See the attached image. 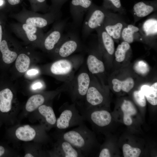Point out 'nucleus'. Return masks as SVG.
I'll use <instances>...</instances> for the list:
<instances>
[{"instance_id": "obj_13", "label": "nucleus", "mask_w": 157, "mask_h": 157, "mask_svg": "<svg viewBox=\"0 0 157 157\" xmlns=\"http://www.w3.org/2000/svg\"><path fill=\"white\" fill-rule=\"evenodd\" d=\"M79 56H76L70 58H62L53 63L50 67L51 73L62 77L69 76L75 68L74 62Z\"/></svg>"}, {"instance_id": "obj_32", "label": "nucleus", "mask_w": 157, "mask_h": 157, "mask_svg": "<svg viewBox=\"0 0 157 157\" xmlns=\"http://www.w3.org/2000/svg\"><path fill=\"white\" fill-rule=\"evenodd\" d=\"M133 68L138 74L142 75L147 74L149 71L148 64L145 61L140 60L136 62L134 64Z\"/></svg>"}, {"instance_id": "obj_3", "label": "nucleus", "mask_w": 157, "mask_h": 157, "mask_svg": "<svg viewBox=\"0 0 157 157\" xmlns=\"http://www.w3.org/2000/svg\"><path fill=\"white\" fill-rule=\"evenodd\" d=\"M14 102V95L10 89L0 91V122L3 124L10 126L20 123L18 117L20 108Z\"/></svg>"}, {"instance_id": "obj_16", "label": "nucleus", "mask_w": 157, "mask_h": 157, "mask_svg": "<svg viewBox=\"0 0 157 157\" xmlns=\"http://www.w3.org/2000/svg\"><path fill=\"white\" fill-rule=\"evenodd\" d=\"M98 39L104 51L110 56L113 55L115 51L114 41L104 29L103 24L97 28Z\"/></svg>"}, {"instance_id": "obj_1", "label": "nucleus", "mask_w": 157, "mask_h": 157, "mask_svg": "<svg viewBox=\"0 0 157 157\" xmlns=\"http://www.w3.org/2000/svg\"><path fill=\"white\" fill-rule=\"evenodd\" d=\"M6 136L8 140L16 144L21 142H34L43 144L50 140L46 130L40 124L17 123L7 129Z\"/></svg>"}, {"instance_id": "obj_10", "label": "nucleus", "mask_w": 157, "mask_h": 157, "mask_svg": "<svg viewBox=\"0 0 157 157\" xmlns=\"http://www.w3.org/2000/svg\"><path fill=\"white\" fill-rule=\"evenodd\" d=\"M90 83V78L87 73L82 72L78 75L76 79V85L70 90L74 103L77 105L82 104Z\"/></svg>"}, {"instance_id": "obj_7", "label": "nucleus", "mask_w": 157, "mask_h": 157, "mask_svg": "<svg viewBox=\"0 0 157 157\" xmlns=\"http://www.w3.org/2000/svg\"><path fill=\"white\" fill-rule=\"evenodd\" d=\"M121 15L109 10L103 24L104 29L114 41L121 39L122 31L127 24Z\"/></svg>"}, {"instance_id": "obj_42", "label": "nucleus", "mask_w": 157, "mask_h": 157, "mask_svg": "<svg viewBox=\"0 0 157 157\" xmlns=\"http://www.w3.org/2000/svg\"><path fill=\"white\" fill-rule=\"evenodd\" d=\"M3 3V1L2 0H0V6L2 5Z\"/></svg>"}, {"instance_id": "obj_38", "label": "nucleus", "mask_w": 157, "mask_h": 157, "mask_svg": "<svg viewBox=\"0 0 157 157\" xmlns=\"http://www.w3.org/2000/svg\"><path fill=\"white\" fill-rule=\"evenodd\" d=\"M38 72V70L33 69L28 70L27 72V74L29 75H34L37 74Z\"/></svg>"}, {"instance_id": "obj_14", "label": "nucleus", "mask_w": 157, "mask_h": 157, "mask_svg": "<svg viewBox=\"0 0 157 157\" xmlns=\"http://www.w3.org/2000/svg\"><path fill=\"white\" fill-rule=\"evenodd\" d=\"M157 9V1H142L135 3L133 8L134 23L141 18L156 11Z\"/></svg>"}, {"instance_id": "obj_33", "label": "nucleus", "mask_w": 157, "mask_h": 157, "mask_svg": "<svg viewBox=\"0 0 157 157\" xmlns=\"http://www.w3.org/2000/svg\"><path fill=\"white\" fill-rule=\"evenodd\" d=\"M22 28L25 31L27 37L29 40L33 41L36 39L37 36L34 34L37 30L36 27L25 24L23 25Z\"/></svg>"}, {"instance_id": "obj_21", "label": "nucleus", "mask_w": 157, "mask_h": 157, "mask_svg": "<svg viewBox=\"0 0 157 157\" xmlns=\"http://www.w3.org/2000/svg\"><path fill=\"white\" fill-rule=\"evenodd\" d=\"M87 64L89 71L92 74L101 73L105 70L103 63L92 54L90 53L88 56Z\"/></svg>"}, {"instance_id": "obj_37", "label": "nucleus", "mask_w": 157, "mask_h": 157, "mask_svg": "<svg viewBox=\"0 0 157 157\" xmlns=\"http://www.w3.org/2000/svg\"><path fill=\"white\" fill-rule=\"evenodd\" d=\"M42 87V85L40 82H37L34 84L32 86V89L35 90L38 89H40Z\"/></svg>"}, {"instance_id": "obj_5", "label": "nucleus", "mask_w": 157, "mask_h": 157, "mask_svg": "<svg viewBox=\"0 0 157 157\" xmlns=\"http://www.w3.org/2000/svg\"><path fill=\"white\" fill-rule=\"evenodd\" d=\"M109 10L102 6H99L92 3L87 12L83 24L82 36L84 38L103 24Z\"/></svg>"}, {"instance_id": "obj_39", "label": "nucleus", "mask_w": 157, "mask_h": 157, "mask_svg": "<svg viewBox=\"0 0 157 157\" xmlns=\"http://www.w3.org/2000/svg\"><path fill=\"white\" fill-rule=\"evenodd\" d=\"M8 3L11 5H15L18 4L20 0H8Z\"/></svg>"}, {"instance_id": "obj_8", "label": "nucleus", "mask_w": 157, "mask_h": 157, "mask_svg": "<svg viewBox=\"0 0 157 157\" xmlns=\"http://www.w3.org/2000/svg\"><path fill=\"white\" fill-rule=\"evenodd\" d=\"M56 141L52 148L47 150L49 157H82V153L68 142L62 139L55 137Z\"/></svg>"}, {"instance_id": "obj_12", "label": "nucleus", "mask_w": 157, "mask_h": 157, "mask_svg": "<svg viewBox=\"0 0 157 157\" xmlns=\"http://www.w3.org/2000/svg\"><path fill=\"white\" fill-rule=\"evenodd\" d=\"M92 0H72L70 12L74 25L76 27L81 24L83 17L92 5Z\"/></svg>"}, {"instance_id": "obj_4", "label": "nucleus", "mask_w": 157, "mask_h": 157, "mask_svg": "<svg viewBox=\"0 0 157 157\" xmlns=\"http://www.w3.org/2000/svg\"><path fill=\"white\" fill-rule=\"evenodd\" d=\"M59 110L60 114L57 118L55 127L57 131H63L71 127L84 124L85 120L75 103L71 104L64 103Z\"/></svg>"}, {"instance_id": "obj_18", "label": "nucleus", "mask_w": 157, "mask_h": 157, "mask_svg": "<svg viewBox=\"0 0 157 157\" xmlns=\"http://www.w3.org/2000/svg\"><path fill=\"white\" fill-rule=\"evenodd\" d=\"M121 39L129 44L135 40L144 41L139 27L132 24H127L123 28Z\"/></svg>"}, {"instance_id": "obj_26", "label": "nucleus", "mask_w": 157, "mask_h": 157, "mask_svg": "<svg viewBox=\"0 0 157 157\" xmlns=\"http://www.w3.org/2000/svg\"><path fill=\"white\" fill-rule=\"evenodd\" d=\"M102 6L113 12H117L122 15L126 14V10L123 7L120 0H103Z\"/></svg>"}, {"instance_id": "obj_15", "label": "nucleus", "mask_w": 157, "mask_h": 157, "mask_svg": "<svg viewBox=\"0 0 157 157\" xmlns=\"http://www.w3.org/2000/svg\"><path fill=\"white\" fill-rule=\"evenodd\" d=\"M66 25V21L64 20H59L54 29L46 38L44 45L48 50L53 49L60 40L63 34L64 30Z\"/></svg>"}, {"instance_id": "obj_27", "label": "nucleus", "mask_w": 157, "mask_h": 157, "mask_svg": "<svg viewBox=\"0 0 157 157\" xmlns=\"http://www.w3.org/2000/svg\"><path fill=\"white\" fill-rule=\"evenodd\" d=\"M130 44L122 41L118 45L115 53L116 61L119 62L123 61L126 58V54L130 50Z\"/></svg>"}, {"instance_id": "obj_9", "label": "nucleus", "mask_w": 157, "mask_h": 157, "mask_svg": "<svg viewBox=\"0 0 157 157\" xmlns=\"http://www.w3.org/2000/svg\"><path fill=\"white\" fill-rule=\"evenodd\" d=\"M58 44L57 53L62 58L68 57L74 53L78 49L80 44L78 36L72 32L63 34Z\"/></svg>"}, {"instance_id": "obj_41", "label": "nucleus", "mask_w": 157, "mask_h": 157, "mask_svg": "<svg viewBox=\"0 0 157 157\" xmlns=\"http://www.w3.org/2000/svg\"><path fill=\"white\" fill-rule=\"evenodd\" d=\"M37 1L40 3H43L45 2L46 0H36Z\"/></svg>"}, {"instance_id": "obj_35", "label": "nucleus", "mask_w": 157, "mask_h": 157, "mask_svg": "<svg viewBox=\"0 0 157 157\" xmlns=\"http://www.w3.org/2000/svg\"><path fill=\"white\" fill-rule=\"evenodd\" d=\"M68 0H52L53 3V7L55 12L62 14L60 11V9L63 5Z\"/></svg>"}, {"instance_id": "obj_30", "label": "nucleus", "mask_w": 157, "mask_h": 157, "mask_svg": "<svg viewBox=\"0 0 157 157\" xmlns=\"http://www.w3.org/2000/svg\"><path fill=\"white\" fill-rule=\"evenodd\" d=\"M122 150L124 157H138L141 153L139 148L132 147L127 144L123 145Z\"/></svg>"}, {"instance_id": "obj_22", "label": "nucleus", "mask_w": 157, "mask_h": 157, "mask_svg": "<svg viewBox=\"0 0 157 157\" xmlns=\"http://www.w3.org/2000/svg\"><path fill=\"white\" fill-rule=\"evenodd\" d=\"M121 109L123 113L124 123L127 126L130 125L133 122L131 116L135 115L137 113L134 106L131 101L124 100L121 105Z\"/></svg>"}, {"instance_id": "obj_19", "label": "nucleus", "mask_w": 157, "mask_h": 157, "mask_svg": "<svg viewBox=\"0 0 157 157\" xmlns=\"http://www.w3.org/2000/svg\"><path fill=\"white\" fill-rule=\"evenodd\" d=\"M104 100V96L100 91L96 87L90 85L84 101V105L78 106L86 107L95 106L102 104Z\"/></svg>"}, {"instance_id": "obj_23", "label": "nucleus", "mask_w": 157, "mask_h": 157, "mask_svg": "<svg viewBox=\"0 0 157 157\" xmlns=\"http://www.w3.org/2000/svg\"><path fill=\"white\" fill-rule=\"evenodd\" d=\"M140 90L151 105L157 104V82L153 83L151 86L147 85H142Z\"/></svg>"}, {"instance_id": "obj_29", "label": "nucleus", "mask_w": 157, "mask_h": 157, "mask_svg": "<svg viewBox=\"0 0 157 157\" xmlns=\"http://www.w3.org/2000/svg\"><path fill=\"white\" fill-rule=\"evenodd\" d=\"M19 156V153L16 150L6 143L0 142V157Z\"/></svg>"}, {"instance_id": "obj_28", "label": "nucleus", "mask_w": 157, "mask_h": 157, "mask_svg": "<svg viewBox=\"0 0 157 157\" xmlns=\"http://www.w3.org/2000/svg\"><path fill=\"white\" fill-rule=\"evenodd\" d=\"M30 63L29 57L26 54L21 53L17 57L15 63L17 70L20 72L24 73L28 69Z\"/></svg>"}, {"instance_id": "obj_43", "label": "nucleus", "mask_w": 157, "mask_h": 157, "mask_svg": "<svg viewBox=\"0 0 157 157\" xmlns=\"http://www.w3.org/2000/svg\"><path fill=\"white\" fill-rule=\"evenodd\" d=\"M3 125V124L0 122V128L1 127V126Z\"/></svg>"}, {"instance_id": "obj_17", "label": "nucleus", "mask_w": 157, "mask_h": 157, "mask_svg": "<svg viewBox=\"0 0 157 157\" xmlns=\"http://www.w3.org/2000/svg\"><path fill=\"white\" fill-rule=\"evenodd\" d=\"M156 15H153L146 19L139 28L145 40L157 37Z\"/></svg>"}, {"instance_id": "obj_36", "label": "nucleus", "mask_w": 157, "mask_h": 157, "mask_svg": "<svg viewBox=\"0 0 157 157\" xmlns=\"http://www.w3.org/2000/svg\"><path fill=\"white\" fill-rule=\"evenodd\" d=\"M110 156L109 149L106 148L101 149L99 155V157H110Z\"/></svg>"}, {"instance_id": "obj_20", "label": "nucleus", "mask_w": 157, "mask_h": 157, "mask_svg": "<svg viewBox=\"0 0 157 157\" xmlns=\"http://www.w3.org/2000/svg\"><path fill=\"white\" fill-rule=\"evenodd\" d=\"M43 144L34 142H26L23 145V157H49L47 150L42 147Z\"/></svg>"}, {"instance_id": "obj_25", "label": "nucleus", "mask_w": 157, "mask_h": 157, "mask_svg": "<svg viewBox=\"0 0 157 157\" xmlns=\"http://www.w3.org/2000/svg\"><path fill=\"white\" fill-rule=\"evenodd\" d=\"M0 50L2 53L3 60L6 64L12 63L17 57L16 52L9 49L7 43L5 40L1 41L0 44Z\"/></svg>"}, {"instance_id": "obj_11", "label": "nucleus", "mask_w": 157, "mask_h": 157, "mask_svg": "<svg viewBox=\"0 0 157 157\" xmlns=\"http://www.w3.org/2000/svg\"><path fill=\"white\" fill-rule=\"evenodd\" d=\"M63 91L61 90L51 94H38L31 96L27 101L23 110L20 111L18 119L19 122L22 119L35 111L39 106L45 104L49 98Z\"/></svg>"}, {"instance_id": "obj_2", "label": "nucleus", "mask_w": 157, "mask_h": 157, "mask_svg": "<svg viewBox=\"0 0 157 157\" xmlns=\"http://www.w3.org/2000/svg\"><path fill=\"white\" fill-rule=\"evenodd\" d=\"M54 137L68 142L79 150L84 157L89 154L94 143L92 133L84 124L66 132L57 131Z\"/></svg>"}, {"instance_id": "obj_40", "label": "nucleus", "mask_w": 157, "mask_h": 157, "mask_svg": "<svg viewBox=\"0 0 157 157\" xmlns=\"http://www.w3.org/2000/svg\"><path fill=\"white\" fill-rule=\"evenodd\" d=\"M2 38V30L1 26L0 25V44L1 42Z\"/></svg>"}, {"instance_id": "obj_24", "label": "nucleus", "mask_w": 157, "mask_h": 157, "mask_svg": "<svg viewBox=\"0 0 157 157\" xmlns=\"http://www.w3.org/2000/svg\"><path fill=\"white\" fill-rule=\"evenodd\" d=\"M112 83L113 90L117 92H119L122 90L128 92L133 88L134 85V81L131 77L128 78L124 81L114 78L112 80Z\"/></svg>"}, {"instance_id": "obj_31", "label": "nucleus", "mask_w": 157, "mask_h": 157, "mask_svg": "<svg viewBox=\"0 0 157 157\" xmlns=\"http://www.w3.org/2000/svg\"><path fill=\"white\" fill-rule=\"evenodd\" d=\"M48 22V19L41 17H30L26 21V24L40 28L46 26Z\"/></svg>"}, {"instance_id": "obj_6", "label": "nucleus", "mask_w": 157, "mask_h": 157, "mask_svg": "<svg viewBox=\"0 0 157 157\" xmlns=\"http://www.w3.org/2000/svg\"><path fill=\"white\" fill-rule=\"evenodd\" d=\"M30 121H38L47 131L55 128L57 118L51 106L44 104L28 116Z\"/></svg>"}, {"instance_id": "obj_34", "label": "nucleus", "mask_w": 157, "mask_h": 157, "mask_svg": "<svg viewBox=\"0 0 157 157\" xmlns=\"http://www.w3.org/2000/svg\"><path fill=\"white\" fill-rule=\"evenodd\" d=\"M133 96L135 101L140 106L145 107L146 105L145 97L140 90L135 91L133 93Z\"/></svg>"}]
</instances>
